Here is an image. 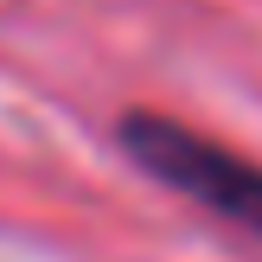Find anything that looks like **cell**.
Listing matches in <instances>:
<instances>
[{"label":"cell","mask_w":262,"mask_h":262,"mask_svg":"<svg viewBox=\"0 0 262 262\" xmlns=\"http://www.w3.org/2000/svg\"><path fill=\"white\" fill-rule=\"evenodd\" d=\"M115 141H122V154L141 173H154L166 192L192 199L199 211L224 217V224L250 230L262 243V166L256 160H243L237 147H224V141L173 122V115H154V109L122 115V122H115Z\"/></svg>","instance_id":"cell-1"}]
</instances>
